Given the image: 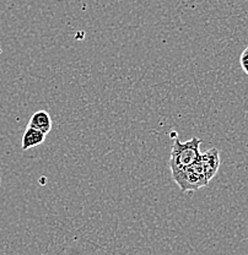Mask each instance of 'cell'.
<instances>
[{
  "label": "cell",
  "instance_id": "6",
  "mask_svg": "<svg viewBox=\"0 0 248 255\" xmlns=\"http://www.w3.org/2000/svg\"><path fill=\"white\" fill-rule=\"evenodd\" d=\"M240 65H241L242 70L248 75V47L245 48L241 57H240Z\"/></svg>",
  "mask_w": 248,
  "mask_h": 255
},
{
  "label": "cell",
  "instance_id": "5",
  "mask_svg": "<svg viewBox=\"0 0 248 255\" xmlns=\"http://www.w3.org/2000/svg\"><path fill=\"white\" fill-rule=\"evenodd\" d=\"M46 140V134H43L39 130L33 129V128L27 127L26 128L25 132L22 135V141H21V146L22 150H30V148L37 147V146L42 145Z\"/></svg>",
  "mask_w": 248,
  "mask_h": 255
},
{
  "label": "cell",
  "instance_id": "1",
  "mask_svg": "<svg viewBox=\"0 0 248 255\" xmlns=\"http://www.w3.org/2000/svg\"><path fill=\"white\" fill-rule=\"evenodd\" d=\"M202 143L203 140L199 137H192L186 142H182L178 137H175L170 156L171 173H178L196 163L201 157Z\"/></svg>",
  "mask_w": 248,
  "mask_h": 255
},
{
  "label": "cell",
  "instance_id": "3",
  "mask_svg": "<svg viewBox=\"0 0 248 255\" xmlns=\"http://www.w3.org/2000/svg\"><path fill=\"white\" fill-rule=\"evenodd\" d=\"M199 162H201L203 169H204L208 183H210V180L217 175L219 167H220V152L215 147L209 148L204 153H201Z\"/></svg>",
  "mask_w": 248,
  "mask_h": 255
},
{
  "label": "cell",
  "instance_id": "2",
  "mask_svg": "<svg viewBox=\"0 0 248 255\" xmlns=\"http://www.w3.org/2000/svg\"><path fill=\"white\" fill-rule=\"evenodd\" d=\"M172 179L180 187V189L185 193L186 191H196L201 188L208 187V184H209L207 178H205L204 169H203L199 159L188 168L172 174Z\"/></svg>",
  "mask_w": 248,
  "mask_h": 255
},
{
  "label": "cell",
  "instance_id": "7",
  "mask_svg": "<svg viewBox=\"0 0 248 255\" xmlns=\"http://www.w3.org/2000/svg\"><path fill=\"white\" fill-rule=\"evenodd\" d=\"M0 184H1V175H0Z\"/></svg>",
  "mask_w": 248,
  "mask_h": 255
},
{
  "label": "cell",
  "instance_id": "4",
  "mask_svg": "<svg viewBox=\"0 0 248 255\" xmlns=\"http://www.w3.org/2000/svg\"><path fill=\"white\" fill-rule=\"evenodd\" d=\"M52 118H50L49 113L47 111H38L36 113H33L31 116L30 122H28V126L33 129L39 130L43 134H48V132L52 130Z\"/></svg>",
  "mask_w": 248,
  "mask_h": 255
}]
</instances>
